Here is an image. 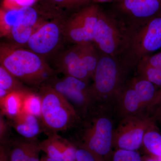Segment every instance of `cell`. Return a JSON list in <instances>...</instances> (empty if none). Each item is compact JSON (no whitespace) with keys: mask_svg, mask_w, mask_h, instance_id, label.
Instances as JSON below:
<instances>
[{"mask_svg":"<svg viewBox=\"0 0 161 161\" xmlns=\"http://www.w3.org/2000/svg\"><path fill=\"white\" fill-rule=\"evenodd\" d=\"M0 59L1 65L35 92L57 75L56 70L30 50L1 46Z\"/></svg>","mask_w":161,"mask_h":161,"instance_id":"cell-1","label":"cell"},{"mask_svg":"<svg viewBox=\"0 0 161 161\" xmlns=\"http://www.w3.org/2000/svg\"><path fill=\"white\" fill-rule=\"evenodd\" d=\"M105 105L95 107L71 130L75 135L69 139L79 142L106 161L112 154L114 130Z\"/></svg>","mask_w":161,"mask_h":161,"instance_id":"cell-2","label":"cell"},{"mask_svg":"<svg viewBox=\"0 0 161 161\" xmlns=\"http://www.w3.org/2000/svg\"><path fill=\"white\" fill-rule=\"evenodd\" d=\"M37 92L41 100L40 120L46 135L69 132L79 125L82 119L63 95L46 83Z\"/></svg>","mask_w":161,"mask_h":161,"instance_id":"cell-3","label":"cell"},{"mask_svg":"<svg viewBox=\"0 0 161 161\" xmlns=\"http://www.w3.org/2000/svg\"><path fill=\"white\" fill-rule=\"evenodd\" d=\"M130 71L120 60L101 52L91 85L98 105H105L111 98H118Z\"/></svg>","mask_w":161,"mask_h":161,"instance_id":"cell-4","label":"cell"},{"mask_svg":"<svg viewBox=\"0 0 161 161\" xmlns=\"http://www.w3.org/2000/svg\"><path fill=\"white\" fill-rule=\"evenodd\" d=\"M161 48V13L135 29L129 30L128 44L122 62L130 71L144 57Z\"/></svg>","mask_w":161,"mask_h":161,"instance_id":"cell-5","label":"cell"},{"mask_svg":"<svg viewBox=\"0 0 161 161\" xmlns=\"http://www.w3.org/2000/svg\"><path fill=\"white\" fill-rule=\"evenodd\" d=\"M95 43L74 44L61 54L56 63V71L88 82L93 79L100 54Z\"/></svg>","mask_w":161,"mask_h":161,"instance_id":"cell-6","label":"cell"},{"mask_svg":"<svg viewBox=\"0 0 161 161\" xmlns=\"http://www.w3.org/2000/svg\"><path fill=\"white\" fill-rule=\"evenodd\" d=\"M128 36L126 26L112 13L100 9L94 41L99 51L121 61Z\"/></svg>","mask_w":161,"mask_h":161,"instance_id":"cell-7","label":"cell"},{"mask_svg":"<svg viewBox=\"0 0 161 161\" xmlns=\"http://www.w3.org/2000/svg\"><path fill=\"white\" fill-rule=\"evenodd\" d=\"M45 83L63 95L81 119L85 118L98 105L92 93L91 86L86 81L70 76L58 78L56 75Z\"/></svg>","mask_w":161,"mask_h":161,"instance_id":"cell-8","label":"cell"},{"mask_svg":"<svg viewBox=\"0 0 161 161\" xmlns=\"http://www.w3.org/2000/svg\"><path fill=\"white\" fill-rule=\"evenodd\" d=\"M100 10L98 5L90 4L75 12L63 23L64 36L74 44L94 42Z\"/></svg>","mask_w":161,"mask_h":161,"instance_id":"cell-9","label":"cell"},{"mask_svg":"<svg viewBox=\"0 0 161 161\" xmlns=\"http://www.w3.org/2000/svg\"><path fill=\"white\" fill-rule=\"evenodd\" d=\"M112 13L129 30L135 29L161 13V0H115Z\"/></svg>","mask_w":161,"mask_h":161,"instance_id":"cell-10","label":"cell"},{"mask_svg":"<svg viewBox=\"0 0 161 161\" xmlns=\"http://www.w3.org/2000/svg\"><path fill=\"white\" fill-rule=\"evenodd\" d=\"M154 123L148 115L124 117L113 131L112 147L115 150L136 151L142 145L145 133Z\"/></svg>","mask_w":161,"mask_h":161,"instance_id":"cell-11","label":"cell"},{"mask_svg":"<svg viewBox=\"0 0 161 161\" xmlns=\"http://www.w3.org/2000/svg\"><path fill=\"white\" fill-rule=\"evenodd\" d=\"M63 36V24L53 20L34 31L26 44L29 50L42 57L54 51Z\"/></svg>","mask_w":161,"mask_h":161,"instance_id":"cell-12","label":"cell"},{"mask_svg":"<svg viewBox=\"0 0 161 161\" xmlns=\"http://www.w3.org/2000/svg\"><path fill=\"white\" fill-rule=\"evenodd\" d=\"M47 138L39 142L41 151L57 161H76V148L74 143L57 132L47 134Z\"/></svg>","mask_w":161,"mask_h":161,"instance_id":"cell-13","label":"cell"},{"mask_svg":"<svg viewBox=\"0 0 161 161\" xmlns=\"http://www.w3.org/2000/svg\"><path fill=\"white\" fill-rule=\"evenodd\" d=\"M7 120L11 128L29 142H38V137L43 132L40 119L27 112H23L13 119Z\"/></svg>","mask_w":161,"mask_h":161,"instance_id":"cell-14","label":"cell"},{"mask_svg":"<svg viewBox=\"0 0 161 161\" xmlns=\"http://www.w3.org/2000/svg\"><path fill=\"white\" fill-rule=\"evenodd\" d=\"M23 13L22 21L15 25L10 31V34L15 42L20 44H26L38 23L39 13L33 6L21 8Z\"/></svg>","mask_w":161,"mask_h":161,"instance_id":"cell-15","label":"cell"},{"mask_svg":"<svg viewBox=\"0 0 161 161\" xmlns=\"http://www.w3.org/2000/svg\"><path fill=\"white\" fill-rule=\"evenodd\" d=\"M117 99L119 100L120 112L124 117L140 115L141 111L146 108L139 93L130 81H127Z\"/></svg>","mask_w":161,"mask_h":161,"instance_id":"cell-16","label":"cell"},{"mask_svg":"<svg viewBox=\"0 0 161 161\" xmlns=\"http://www.w3.org/2000/svg\"><path fill=\"white\" fill-rule=\"evenodd\" d=\"M29 90L12 92L0 101L1 114L7 120L13 119L23 112L24 95Z\"/></svg>","mask_w":161,"mask_h":161,"instance_id":"cell-17","label":"cell"},{"mask_svg":"<svg viewBox=\"0 0 161 161\" xmlns=\"http://www.w3.org/2000/svg\"><path fill=\"white\" fill-rule=\"evenodd\" d=\"M34 142L24 139H9L3 146L5 147L10 161H28L32 144Z\"/></svg>","mask_w":161,"mask_h":161,"instance_id":"cell-18","label":"cell"},{"mask_svg":"<svg viewBox=\"0 0 161 161\" xmlns=\"http://www.w3.org/2000/svg\"><path fill=\"white\" fill-rule=\"evenodd\" d=\"M23 83L9 73L3 66H0V101L9 93L27 90Z\"/></svg>","mask_w":161,"mask_h":161,"instance_id":"cell-19","label":"cell"},{"mask_svg":"<svg viewBox=\"0 0 161 161\" xmlns=\"http://www.w3.org/2000/svg\"><path fill=\"white\" fill-rule=\"evenodd\" d=\"M142 145L150 156L161 158V134L157 129L155 123L145 133Z\"/></svg>","mask_w":161,"mask_h":161,"instance_id":"cell-20","label":"cell"},{"mask_svg":"<svg viewBox=\"0 0 161 161\" xmlns=\"http://www.w3.org/2000/svg\"><path fill=\"white\" fill-rule=\"evenodd\" d=\"M23 112L35 115L40 120L41 115V100L37 92L29 90L26 92L23 101Z\"/></svg>","mask_w":161,"mask_h":161,"instance_id":"cell-21","label":"cell"},{"mask_svg":"<svg viewBox=\"0 0 161 161\" xmlns=\"http://www.w3.org/2000/svg\"><path fill=\"white\" fill-rule=\"evenodd\" d=\"M50 9L60 11L79 10L90 5L92 0H48Z\"/></svg>","mask_w":161,"mask_h":161,"instance_id":"cell-22","label":"cell"},{"mask_svg":"<svg viewBox=\"0 0 161 161\" xmlns=\"http://www.w3.org/2000/svg\"><path fill=\"white\" fill-rule=\"evenodd\" d=\"M137 76L139 78L148 80L158 87L161 88V68L150 67L136 66Z\"/></svg>","mask_w":161,"mask_h":161,"instance_id":"cell-23","label":"cell"},{"mask_svg":"<svg viewBox=\"0 0 161 161\" xmlns=\"http://www.w3.org/2000/svg\"><path fill=\"white\" fill-rule=\"evenodd\" d=\"M70 140L75 145L76 161H105L83 144L77 141Z\"/></svg>","mask_w":161,"mask_h":161,"instance_id":"cell-24","label":"cell"},{"mask_svg":"<svg viewBox=\"0 0 161 161\" xmlns=\"http://www.w3.org/2000/svg\"><path fill=\"white\" fill-rule=\"evenodd\" d=\"M112 161H143V158L136 151L118 149L111 154Z\"/></svg>","mask_w":161,"mask_h":161,"instance_id":"cell-25","label":"cell"},{"mask_svg":"<svg viewBox=\"0 0 161 161\" xmlns=\"http://www.w3.org/2000/svg\"><path fill=\"white\" fill-rule=\"evenodd\" d=\"M149 116L154 122H161V88L152 104L147 109Z\"/></svg>","mask_w":161,"mask_h":161,"instance_id":"cell-26","label":"cell"},{"mask_svg":"<svg viewBox=\"0 0 161 161\" xmlns=\"http://www.w3.org/2000/svg\"><path fill=\"white\" fill-rule=\"evenodd\" d=\"M37 0H4L3 7L4 9H18L34 5Z\"/></svg>","mask_w":161,"mask_h":161,"instance_id":"cell-27","label":"cell"},{"mask_svg":"<svg viewBox=\"0 0 161 161\" xmlns=\"http://www.w3.org/2000/svg\"><path fill=\"white\" fill-rule=\"evenodd\" d=\"M138 65L161 68V51L158 53L144 57L139 62Z\"/></svg>","mask_w":161,"mask_h":161,"instance_id":"cell-28","label":"cell"},{"mask_svg":"<svg viewBox=\"0 0 161 161\" xmlns=\"http://www.w3.org/2000/svg\"><path fill=\"white\" fill-rule=\"evenodd\" d=\"M39 142H34L32 144L30 151L28 161H40L39 154L41 151L39 146Z\"/></svg>","mask_w":161,"mask_h":161,"instance_id":"cell-29","label":"cell"},{"mask_svg":"<svg viewBox=\"0 0 161 161\" xmlns=\"http://www.w3.org/2000/svg\"><path fill=\"white\" fill-rule=\"evenodd\" d=\"M0 161H10L5 147L0 145Z\"/></svg>","mask_w":161,"mask_h":161,"instance_id":"cell-30","label":"cell"},{"mask_svg":"<svg viewBox=\"0 0 161 161\" xmlns=\"http://www.w3.org/2000/svg\"><path fill=\"white\" fill-rule=\"evenodd\" d=\"M143 161H161V158L155 157L150 156V157L143 158Z\"/></svg>","mask_w":161,"mask_h":161,"instance_id":"cell-31","label":"cell"},{"mask_svg":"<svg viewBox=\"0 0 161 161\" xmlns=\"http://www.w3.org/2000/svg\"><path fill=\"white\" fill-rule=\"evenodd\" d=\"M40 161H57L47 156V155L43 156L42 157V158L40 159Z\"/></svg>","mask_w":161,"mask_h":161,"instance_id":"cell-32","label":"cell"}]
</instances>
